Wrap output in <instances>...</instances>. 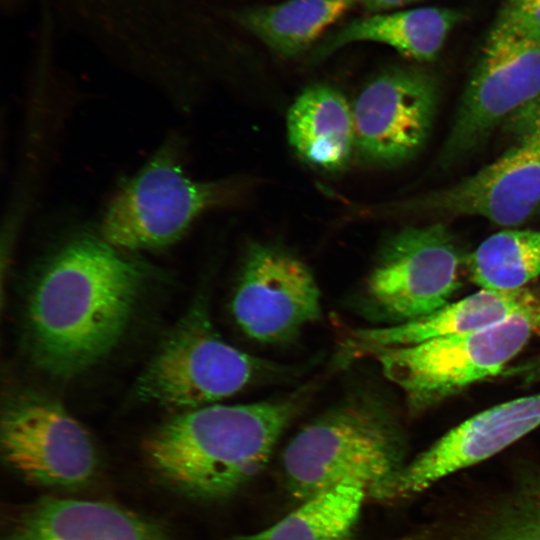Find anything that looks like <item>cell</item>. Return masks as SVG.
<instances>
[{"label": "cell", "mask_w": 540, "mask_h": 540, "mask_svg": "<svg viewBox=\"0 0 540 540\" xmlns=\"http://www.w3.org/2000/svg\"><path fill=\"white\" fill-rule=\"evenodd\" d=\"M367 493L356 483H343L316 494L269 528L221 540H357V527Z\"/></svg>", "instance_id": "obj_19"}, {"label": "cell", "mask_w": 540, "mask_h": 540, "mask_svg": "<svg viewBox=\"0 0 540 540\" xmlns=\"http://www.w3.org/2000/svg\"><path fill=\"white\" fill-rule=\"evenodd\" d=\"M438 100L434 79L422 70L397 68L371 81L354 108L355 146L376 165L408 161L424 146Z\"/></svg>", "instance_id": "obj_11"}, {"label": "cell", "mask_w": 540, "mask_h": 540, "mask_svg": "<svg viewBox=\"0 0 540 540\" xmlns=\"http://www.w3.org/2000/svg\"><path fill=\"white\" fill-rule=\"evenodd\" d=\"M279 372V366L225 342L197 307L149 364L137 394L162 406L196 409Z\"/></svg>", "instance_id": "obj_7"}, {"label": "cell", "mask_w": 540, "mask_h": 540, "mask_svg": "<svg viewBox=\"0 0 540 540\" xmlns=\"http://www.w3.org/2000/svg\"><path fill=\"white\" fill-rule=\"evenodd\" d=\"M4 460L33 483L74 488L93 476L97 458L85 429L56 403L24 397L1 422Z\"/></svg>", "instance_id": "obj_10"}, {"label": "cell", "mask_w": 540, "mask_h": 540, "mask_svg": "<svg viewBox=\"0 0 540 540\" xmlns=\"http://www.w3.org/2000/svg\"><path fill=\"white\" fill-rule=\"evenodd\" d=\"M101 235L66 242L43 267L27 312L36 362L49 373L72 376L105 356L119 341L145 279V269Z\"/></svg>", "instance_id": "obj_1"}, {"label": "cell", "mask_w": 540, "mask_h": 540, "mask_svg": "<svg viewBox=\"0 0 540 540\" xmlns=\"http://www.w3.org/2000/svg\"><path fill=\"white\" fill-rule=\"evenodd\" d=\"M540 335V304L490 327L395 347L356 346L404 394L410 412H424L467 387L501 375Z\"/></svg>", "instance_id": "obj_4"}, {"label": "cell", "mask_w": 540, "mask_h": 540, "mask_svg": "<svg viewBox=\"0 0 540 540\" xmlns=\"http://www.w3.org/2000/svg\"><path fill=\"white\" fill-rule=\"evenodd\" d=\"M464 256L442 223L407 227L388 238L360 295L366 317L382 326L444 307L463 285Z\"/></svg>", "instance_id": "obj_6"}, {"label": "cell", "mask_w": 540, "mask_h": 540, "mask_svg": "<svg viewBox=\"0 0 540 540\" xmlns=\"http://www.w3.org/2000/svg\"><path fill=\"white\" fill-rule=\"evenodd\" d=\"M539 92L540 29L498 17L465 88L441 164L471 153Z\"/></svg>", "instance_id": "obj_8"}, {"label": "cell", "mask_w": 540, "mask_h": 540, "mask_svg": "<svg viewBox=\"0 0 540 540\" xmlns=\"http://www.w3.org/2000/svg\"><path fill=\"white\" fill-rule=\"evenodd\" d=\"M418 540H540V466L518 467L503 484L451 502Z\"/></svg>", "instance_id": "obj_13"}, {"label": "cell", "mask_w": 540, "mask_h": 540, "mask_svg": "<svg viewBox=\"0 0 540 540\" xmlns=\"http://www.w3.org/2000/svg\"><path fill=\"white\" fill-rule=\"evenodd\" d=\"M308 396L303 388L276 399L193 409L149 437L148 460L165 483L187 497L229 498L264 469Z\"/></svg>", "instance_id": "obj_2"}, {"label": "cell", "mask_w": 540, "mask_h": 540, "mask_svg": "<svg viewBox=\"0 0 540 540\" xmlns=\"http://www.w3.org/2000/svg\"><path fill=\"white\" fill-rule=\"evenodd\" d=\"M3 540H175L151 519L109 502L46 496L24 509Z\"/></svg>", "instance_id": "obj_15"}, {"label": "cell", "mask_w": 540, "mask_h": 540, "mask_svg": "<svg viewBox=\"0 0 540 540\" xmlns=\"http://www.w3.org/2000/svg\"><path fill=\"white\" fill-rule=\"evenodd\" d=\"M356 0H289L242 16L244 26L273 51L292 56L309 47Z\"/></svg>", "instance_id": "obj_20"}, {"label": "cell", "mask_w": 540, "mask_h": 540, "mask_svg": "<svg viewBox=\"0 0 540 540\" xmlns=\"http://www.w3.org/2000/svg\"><path fill=\"white\" fill-rule=\"evenodd\" d=\"M232 313L250 339L279 344L321 318V294L301 259L278 246L254 243L244 258Z\"/></svg>", "instance_id": "obj_9"}, {"label": "cell", "mask_w": 540, "mask_h": 540, "mask_svg": "<svg viewBox=\"0 0 540 540\" xmlns=\"http://www.w3.org/2000/svg\"><path fill=\"white\" fill-rule=\"evenodd\" d=\"M458 20L457 12L437 7L360 18L324 42L317 54L324 56L356 41H375L418 61H431L440 52Z\"/></svg>", "instance_id": "obj_18"}, {"label": "cell", "mask_w": 540, "mask_h": 540, "mask_svg": "<svg viewBox=\"0 0 540 540\" xmlns=\"http://www.w3.org/2000/svg\"><path fill=\"white\" fill-rule=\"evenodd\" d=\"M471 281L484 289L515 290L540 276V229H505L467 255Z\"/></svg>", "instance_id": "obj_21"}, {"label": "cell", "mask_w": 540, "mask_h": 540, "mask_svg": "<svg viewBox=\"0 0 540 540\" xmlns=\"http://www.w3.org/2000/svg\"><path fill=\"white\" fill-rule=\"evenodd\" d=\"M540 426V393L483 410L448 430L408 461L390 501L405 500L503 451Z\"/></svg>", "instance_id": "obj_12"}, {"label": "cell", "mask_w": 540, "mask_h": 540, "mask_svg": "<svg viewBox=\"0 0 540 540\" xmlns=\"http://www.w3.org/2000/svg\"><path fill=\"white\" fill-rule=\"evenodd\" d=\"M540 304V287L515 290L481 288L425 317L352 332V345L395 347L467 333L500 323Z\"/></svg>", "instance_id": "obj_16"}, {"label": "cell", "mask_w": 540, "mask_h": 540, "mask_svg": "<svg viewBox=\"0 0 540 540\" xmlns=\"http://www.w3.org/2000/svg\"><path fill=\"white\" fill-rule=\"evenodd\" d=\"M506 131L516 145L540 151V92L505 120Z\"/></svg>", "instance_id": "obj_22"}, {"label": "cell", "mask_w": 540, "mask_h": 540, "mask_svg": "<svg viewBox=\"0 0 540 540\" xmlns=\"http://www.w3.org/2000/svg\"><path fill=\"white\" fill-rule=\"evenodd\" d=\"M226 181L189 176L184 140L170 136L123 181L106 203L100 235L120 250H148L178 241L203 214L232 196Z\"/></svg>", "instance_id": "obj_5"}, {"label": "cell", "mask_w": 540, "mask_h": 540, "mask_svg": "<svg viewBox=\"0 0 540 540\" xmlns=\"http://www.w3.org/2000/svg\"><path fill=\"white\" fill-rule=\"evenodd\" d=\"M418 205L440 215L479 216L502 227L518 226L540 208V151L516 145Z\"/></svg>", "instance_id": "obj_14"}, {"label": "cell", "mask_w": 540, "mask_h": 540, "mask_svg": "<svg viewBox=\"0 0 540 540\" xmlns=\"http://www.w3.org/2000/svg\"><path fill=\"white\" fill-rule=\"evenodd\" d=\"M498 17L540 29V0H505Z\"/></svg>", "instance_id": "obj_23"}, {"label": "cell", "mask_w": 540, "mask_h": 540, "mask_svg": "<svg viewBox=\"0 0 540 540\" xmlns=\"http://www.w3.org/2000/svg\"><path fill=\"white\" fill-rule=\"evenodd\" d=\"M287 132L304 162L325 171L341 170L355 145L353 109L334 88L310 86L289 108Z\"/></svg>", "instance_id": "obj_17"}, {"label": "cell", "mask_w": 540, "mask_h": 540, "mask_svg": "<svg viewBox=\"0 0 540 540\" xmlns=\"http://www.w3.org/2000/svg\"><path fill=\"white\" fill-rule=\"evenodd\" d=\"M532 368L535 374L540 377V354L535 355L532 359Z\"/></svg>", "instance_id": "obj_25"}, {"label": "cell", "mask_w": 540, "mask_h": 540, "mask_svg": "<svg viewBox=\"0 0 540 540\" xmlns=\"http://www.w3.org/2000/svg\"><path fill=\"white\" fill-rule=\"evenodd\" d=\"M365 8L373 11L392 9L419 0H356Z\"/></svg>", "instance_id": "obj_24"}, {"label": "cell", "mask_w": 540, "mask_h": 540, "mask_svg": "<svg viewBox=\"0 0 540 540\" xmlns=\"http://www.w3.org/2000/svg\"><path fill=\"white\" fill-rule=\"evenodd\" d=\"M404 431L385 399L358 389L307 423L283 451L289 493L304 501L339 484L364 488L367 497L390 501L407 464Z\"/></svg>", "instance_id": "obj_3"}]
</instances>
